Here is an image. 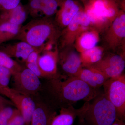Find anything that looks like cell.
<instances>
[{"mask_svg":"<svg viewBox=\"0 0 125 125\" xmlns=\"http://www.w3.org/2000/svg\"><path fill=\"white\" fill-rule=\"evenodd\" d=\"M83 4L91 27L100 33L110 26L121 10L115 0H88Z\"/></svg>","mask_w":125,"mask_h":125,"instance_id":"277c9868","label":"cell"},{"mask_svg":"<svg viewBox=\"0 0 125 125\" xmlns=\"http://www.w3.org/2000/svg\"><path fill=\"white\" fill-rule=\"evenodd\" d=\"M6 105L14 106L13 104L11 102V101H8L0 96V107Z\"/></svg>","mask_w":125,"mask_h":125,"instance_id":"f1b7e54d","label":"cell"},{"mask_svg":"<svg viewBox=\"0 0 125 125\" xmlns=\"http://www.w3.org/2000/svg\"><path fill=\"white\" fill-rule=\"evenodd\" d=\"M0 66H3L10 70L13 73V76L20 72L23 67L19 62L1 51Z\"/></svg>","mask_w":125,"mask_h":125,"instance_id":"7402d4cb","label":"cell"},{"mask_svg":"<svg viewBox=\"0 0 125 125\" xmlns=\"http://www.w3.org/2000/svg\"><path fill=\"white\" fill-rule=\"evenodd\" d=\"M60 109V114L53 117L50 125H73L75 118L79 115L81 108L76 109L71 106Z\"/></svg>","mask_w":125,"mask_h":125,"instance_id":"d6986e66","label":"cell"},{"mask_svg":"<svg viewBox=\"0 0 125 125\" xmlns=\"http://www.w3.org/2000/svg\"><path fill=\"white\" fill-rule=\"evenodd\" d=\"M83 8L76 0H59V8L55 15L54 21L62 30Z\"/></svg>","mask_w":125,"mask_h":125,"instance_id":"5bb4252c","label":"cell"},{"mask_svg":"<svg viewBox=\"0 0 125 125\" xmlns=\"http://www.w3.org/2000/svg\"><path fill=\"white\" fill-rule=\"evenodd\" d=\"M58 52L57 45L53 50L42 52L39 54L37 64L42 78L49 80L61 76L58 71Z\"/></svg>","mask_w":125,"mask_h":125,"instance_id":"7c38bea8","label":"cell"},{"mask_svg":"<svg viewBox=\"0 0 125 125\" xmlns=\"http://www.w3.org/2000/svg\"><path fill=\"white\" fill-rule=\"evenodd\" d=\"M24 118L20 112L18 111L11 119L9 121L7 125H25Z\"/></svg>","mask_w":125,"mask_h":125,"instance_id":"484cf974","label":"cell"},{"mask_svg":"<svg viewBox=\"0 0 125 125\" xmlns=\"http://www.w3.org/2000/svg\"><path fill=\"white\" fill-rule=\"evenodd\" d=\"M100 33L97 30L90 27L83 30L76 37L74 46L80 53L97 46L100 41Z\"/></svg>","mask_w":125,"mask_h":125,"instance_id":"9a60e30c","label":"cell"},{"mask_svg":"<svg viewBox=\"0 0 125 125\" xmlns=\"http://www.w3.org/2000/svg\"><path fill=\"white\" fill-rule=\"evenodd\" d=\"M104 48L97 46L80 53L83 67H89L101 60L104 55Z\"/></svg>","mask_w":125,"mask_h":125,"instance_id":"ffe728a7","label":"cell"},{"mask_svg":"<svg viewBox=\"0 0 125 125\" xmlns=\"http://www.w3.org/2000/svg\"><path fill=\"white\" fill-rule=\"evenodd\" d=\"M0 93L9 98L24 118L25 125H30L32 115L35 108L33 97L7 86H0Z\"/></svg>","mask_w":125,"mask_h":125,"instance_id":"52a82bcc","label":"cell"},{"mask_svg":"<svg viewBox=\"0 0 125 125\" xmlns=\"http://www.w3.org/2000/svg\"><path fill=\"white\" fill-rule=\"evenodd\" d=\"M91 103L86 102L81 108L78 117L90 125H112L117 118L116 110L104 93L94 99Z\"/></svg>","mask_w":125,"mask_h":125,"instance_id":"3957f363","label":"cell"},{"mask_svg":"<svg viewBox=\"0 0 125 125\" xmlns=\"http://www.w3.org/2000/svg\"><path fill=\"white\" fill-rule=\"evenodd\" d=\"M80 0L82 2H83V3H84V2H86L88 0Z\"/></svg>","mask_w":125,"mask_h":125,"instance_id":"1f68e13d","label":"cell"},{"mask_svg":"<svg viewBox=\"0 0 125 125\" xmlns=\"http://www.w3.org/2000/svg\"><path fill=\"white\" fill-rule=\"evenodd\" d=\"M76 77L94 89L103 86L109 79L99 71L90 67H83Z\"/></svg>","mask_w":125,"mask_h":125,"instance_id":"e0dca14e","label":"cell"},{"mask_svg":"<svg viewBox=\"0 0 125 125\" xmlns=\"http://www.w3.org/2000/svg\"><path fill=\"white\" fill-rule=\"evenodd\" d=\"M61 30L52 18L42 16L33 19L22 25L15 39L25 42L32 47L42 50L49 40L57 42Z\"/></svg>","mask_w":125,"mask_h":125,"instance_id":"7a4b0ae2","label":"cell"},{"mask_svg":"<svg viewBox=\"0 0 125 125\" xmlns=\"http://www.w3.org/2000/svg\"><path fill=\"white\" fill-rule=\"evenodd\" d=\"M103 33L106 48L114 51L123 46L125 38V10H121L110 26Z\"/></svg>","mask_w":125,"mask_h":125,"instance_id":"ba28073f","label":"cell"},{"mask_svg":"<svg viewBox=\"0 0 125 125\" xmlns=\"http://www.w3.org/2000/svg\"><path fill=\"white\" fill-rule=\"evenodd\" d=\"M41 14L44 16L52 18L59 8V0H41Z\"/></svg>","mask_w":125,"mask_h":125,"instance_id":"603a6c76","label":"cell"},{"mask_svg":"<svg viewBox=\"0 0 125 125\" xmlns=\"http://www.w3.org/2000/svg\"><path fill=\"white\" fill-rule=\"evenodd\" d=\"M83 68L80 54L74 45L59 50L58 69L61 75L65 77H76Z\"/></svg>","mask_w":125,"mask_h":125,"instance_id":"9c48e42d","label":"cell"},{"mask_svg":"<svg viewBox=\"0 0 125 125\" xmlns=\"http://www.w3.org/2000/svg\"><path fill=\"white\" fill-rule=\"evenodd\" d=\"M112 125H125L124 121L116 118Z\"/></svg>","mask_w":125,"mask_h":125,"instance_id":"f546056e","label":"cell"},{"mask_svg":"<svg viewBox=\"0 0 125 125\" xmlns=\"http://www.w3.org/2000/svg\"><path fill=\"white\" fill-rule=\"evenodd\" d=\"M22 26L9 23H0V45L9 40L15 39Z\"/></svg>","mask_w":125,"mask_h":125,"instance_id":"44dd1931","label":"cell"},{"mask_svg":"<svg viewBox=\"0 0 125 125\" xmlns=\"http://www.w3.org/2000/svg\"><path fill=\"white\" fill-rule=\"evenodd\" d=\"M1 11L0 23L6 22L22 25L29 15L26 5H24L21 2L13 9Z\"/></svg>","mask_w":125,"mask_h":125,"instance_id":"2e32d148","label":"cell"},{"mask_svg":"<svg viewBox=\"0 0 125 125\" xmlns=\"http://www.w3.org/2000/svg\"><path fill=\"white\" fill-rule=\"evenodd\" d=\"M125 67V52H121L104 55L101 60L88 67L97 70L110 79L122 74Z\"/></svg>","mask_w":125,"mask_h":125,"instance_id":"8fae6325","label":"cell"},{"mask_svg":"<svg viewBox=\"0 0 125 125\" xmlns=\"http://www.w3.org/2000/svg\"><path fill=\"white\" fill-rule=\"evenodd\" d=\"M35 108L32 115L30 125H50L56 115L55 107L39 94L33 96Z\"/></svg>","mask_w":125,"mask_h":125,"instance_id":"4fadbf2b","label":"cell"},{"mask_svg":"<svg viewBox=\"0 0 125 125\" xmlns=\"http://www.w3.org/2000/svg\"><path fill=\"white\" fill-rule=\"evenodd\" d=\"M38 49H40L35 48L27 43L21 41L3 45L1 47L0 51L5 52L11 58L20 59L22 62H24L29 54Z\"/></svg>","mask_w":125,"mask_h":125,"instance_id":"ac0fdd59","label":"cell"},{"mask_svg":"<svg viewBox=\"0 0 125 125\" xmlns=\"http://www.w3.org/2000/svg\"><path fill=\"white\" fill-rule=\"evenodd\" d=\"M47 80L40 92L43 93V98L55 108L68 107L81 100L89 102L102 93L76 77L61 75Z\"/></svg>","mask_w":125,"mask_h":125,"instance_id":"6da1fadb","label":"cell"},{"mask_svg":"<svg viewBox=\"0 0 125 125\" xmlns=\"http://www.w3.org/2000/svg\"><path fill=\"white\" fill-rule=\"evenodd\" d=\"M25 67L36 74L39 78H42V75L37 63H25Z\"/></svg>","mask_w":125,"mask_h":125,"instance_id":"83f0119b","label":"cell"},{"mask_svg":"<svg viewBox=\"0 0 125 125\" xmlns=\"http://www.w3.org/2000/svg\"><path fill=\"white\" fill-rule=\"evenodd\" d=\"M18 111L9 106L0 107V125H7L9 121Z\"/></svg>","mask_w":125,"mask_h":125,"instance_id":"cb8c5ba5","label":"cell"},{"mask_svg":"<svg viewBox=\"0 0 125 125\" xmlns=\"http://www.w3.org/2000/svg\"><path fill=\"white\" fill-rule=\"evenodd\" d=\"M90 27V22L83 8L69 24L61 30L57 42L58 50L73 46L79 33L83 30Z\"/></svg>","mask_w":125,"mask_h":125,"instance_id":"8992f818","label":"cell"},{"mask_svg":"<svg viewBox=\"0 0 125 125\" xmlns=\"http://www.w3.org/2000/svg\"><path fill=\"white\" fill-rule=\"evenodd\" d=\"M104 93L114 105L117 118L124 121L125 118V75L108 79L103 85Z\"/></svg>","mask_w":125,"mask_h":125,"instance_id":"5b68a950","label":"cell"},{"mask_svg":"<svg viewBox=\"0 0 125 125\" xmlns=\"http://www.w3.org/2000/svg\"><path fill=\"white\" fill-rule=\"evenodd\" d=\"M7 0H0V11L1 10L2 6L6 2Z\"/></svg>","mask_w":125,"mask_h":125,"instance_id":"4dcf8cb0","label":"cell"},{"mask_svg":"<svg viewBox=\"0 0 125 125\" xmlns=\"http://www.w3.org/2000/svg\"><path fill=\"white\" fill-rule=\"evenodd\" d=\"M21 0H7L6 2L2 6L1 10L13 9L19 4Z\"/></svg>","mask_w":125,"mask_h":125,"instance_id":"4316f807","label":"cell"},{"mask_svg":"<svg viewBox=\"0 0 125 125\" xmlns=\"http://www.w3.org/2000/svg\"><path fill=\"white\" fill-rule=\"evenodd\" d=\"M26 6L29 14L33 19L40 17L41 14V0H28Z\"/></svg>","mask_w":125,"mask_h":125,"instance_id":"d4e9b609","label":"cell"},{"mask_svg":"<svg viewBox=\"0 0 125 125\" xmlns=\"http://www.w3.org/2000/svg\"><path fill=\"white\" fill-rule=\"evenodd\" d=\"M13 76L14 89L32 97L39 94L42 86L40 78L25 66Z\"/></svg>","mask_w":125,"mask_h":125,"instance_id":"30bf717a","label":"cell"}]
</instances>
